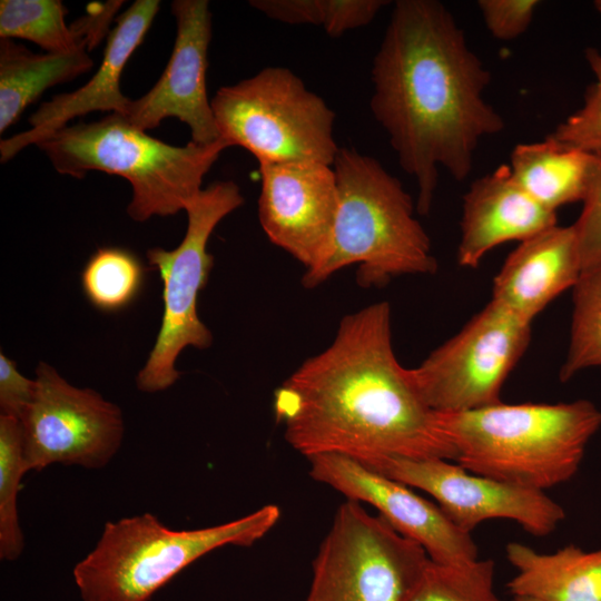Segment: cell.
<instances>
[{
  "mask_svg": "<svg viewBox=\"0 0 601 601\" xmlns=\"http://www.w3.org/2000/svg\"><path fill=\"white\" fill-rule=\"evenodd\" d=\"M210 102L220 138L248 150L259 164L333 166L339 150L335 112L290 69L266 67L219 88Z\"/></svg>",
  "mask_w": 601,
  "mask_h": 601,
  "instance_id": "52a82bcc",
  "label": "cell"
},
{
  "mask_svg": "<svg viewBox=\"0 0 601 601\" xmlns=\"http://www.w3.org/2000/svg\"><path fill=\"white\" fill-rule=\"evenodd\" d=\"M430 560L382 515L346 500L314 559L305 601H411Z\"/></svg>",
  "mask_w": 601,
  "mask_h": 601,
  "instance_id": "9c48e42d",
  "label": "cell"
},
{
  "mask_svg": "<svg viewBox=\"0 0 601 601\" xmlns=\"http://www.w3.org/2000/svg\"><path fill=\"white\" fill-rule=\"evenodd\" d=\"M268 504L239 519L171 530L150 513L107 522L93 550L73 569L81 601H149L189 564L225 546H249L278 522Z\"/></svg>",
  "mask_w": 601,
  "mask_h": 601,
  "instance_id": "8992f818",
  "label": "cell"
},
{
  "mask_svg": "<svg viewBox=\"0 0 601 601\" xmlns=\"http://www.w3.org/2000/svg\"><path fill=\"white\" fill-rule=\"evenodd\" d=\"M437 413V412H436ZM440 427L466 471L545 491L569 481L601 427V411L588 400L523 403L437 413Z\"/></svg>",
  "mask_w": 601,
  "mask_h": 601,
  "instance_id": "3957f363",
  "label": "cell"
},
{
  "mask_svg": "<svg viewBox=\"0 0 601 601\" xmlns=\"http://www.w3.org/2000/svg\"><path fill=\"white\" fill-rule=\"evenodd\" d=\"M145 280V267L139 258L120 247L98 248L81 273L86 298L97 309L117 312L129 306Z\"/></svg>",
  "mask_w": 601,
  "mask_h": 601,
  "instance_id": "603a6c76",
  "label": "cell"
},
{
  "mask_svg": "<svg viewBox=\"0 0 601 601\" xmlns=\"http://www.w3.org/2000/svg\"><path fill=\"white\" fill-rule=\"evenodd\" d=\"M531 324L491 302L411 374L426 404L457 413L501 403V390L526 351Z\"/></svg>",
  "mask_w": 601,
  "mask_h": 601,
  "instance_id": "30bf717a",
  "label": "cell"
},
{
  "mask_svg": "<svg viewBox=\"0 0 601 601\" xmlns=\"http://www.w3.org/2000/svg\"><path fill=\"white\" fill-rule=\"evenodd\" d=\"M582 210L573 224L582 268L601 259V158L594 156L588 186L582 199ZM582 269V270H583Z\"/></svg>",
  "mask_w": 601,
  "mask_h": 601,
  "instance_id": "83f0119b",
  "label": "cell"
},
{
  "mask_svg": "<svg viewBox=\"0 0 601 601\" xmlns=\"http://www.w3.org/2000/svg\"><path fill=\"white\" fill-rule=\"evenodd\" d=\"M582 269L573 224L554 225L520 242L509 255L493 280L492 300L531 324L553 299L574 287Z\"/></svg>",
  "mask_w": 601,
  "mask_h": 601,
  "instance_id": "ac0fdd59",
  "label": "cell"
},
{
  "mask_svg": "<svg viewBox=\"0 0 601 601\" xmlns=\"http://www.w3.org/2000/svg\"><path fill=\"white\" fill-rule=\"evenodd\" d=\"M259 223L268 239L300 262L306 272L325 258L338 206L333 166L260 162Z\"/></svg>",
  "mask_w": 601,
  "mask_h": 601,
  "instance_id": "5bb4252c",
  "label": "cell"
},
{
  "mask_svg": "<svg viewBox=\"0 0 601 601\" xmlns=\"http://www.w3.org/2000/svg\"><path fill=\"white\" fill-rule=\"evenodd\" d=\"M87 49L70 53H35L12 39H0V132L47 89L92 69Z\"/></svg>",
  "mask_w": 601,
  "mask_h": 601,
  "instance_id": "ffe728a7",
  "label": "cell"
},
{
  "mask_svg": "<svg viewBox=\"0 0 601 601\" xmlns=\"http://www.w3.org/2000/svg\"><path fill=\"white\" fill-rule=\"evenodd\" d=\"M274 413L287 443L307 459L456 457L411 368L395 356L386 302L344 316L333 342L275 391Z\"/></svg>",
  "mask_w": 601,
  "mask_h": 601,
  "instance_id": "6da1fadb",
  "label": "cell"
},
{
  "mask_svg": "<svg viewBox=\"0 0 601 601\" xmlns=\"http://www.w3.org/2000/svg\"><path fill=\"white\" fill-rule=\"evenodd\" d=\"M371 79L372 114L400 166L415 179L416 210L426 215L439 167L464 180L480 140L504 128L502 116L483 97L491 75L443 3L398 0L374 56Z\"/></svg>",
  "mask_w": 601,
  "mask_h": 601,
  "instance_id": "7a4b0ae2",
  "label": "cell"
},
{
  "mask_svg": "<svg viewBox=\"0 0 601 601\" xmlns=\"http://www.w3.org/2000/svg\"><path fill=\"white\" fill-rule=\"evenodd\" d=\"M60 0H1L0 39L29 40L49 53L91 50L89 40Z\"/></svg>",
  "mask_w": 601,
  "mask_h": 601,
  "instance_id": "7402d4cb",
  "label": "cell"
},
{
  "mask_svg": "<svg viewBox=\"0 0 601 601\" xmlns=\"http://www.w3.org/2000/svg\"><path fill=\"white\" fill-rule=\"evenodd\" d=\"M494 562L461 564L430 560L411 601H501L494 591Z\"/></svg>",
  "mask_w": 601,
  "mask_h": 601,
  "instance_id": "484cf974",
  "label": "cell"
},
{
  "mask_svg": "<svg viewBox=\"0 0 601 601\" xmlns=\"http://www.w3.org/2000/svg\"><path fill=\"white\" fill-rule=\"evenodd\" d=\"M158 0H136L116 19L108 33L102 61L93 76L72 92L55 96L30 116V129L0 141L1 162L36 145L41 139L67 126L76 117L92 111L126 115L131 104L120 89L122 71L134 51L144 41L158 13Z\"/></svg>",
  "mask_w": 601,
  "mask_h": 601,
  "instance_id": "2e32d148",
  "label": "cell"
},
{
  "mask_svg": "<svg viewBox=\"0 0 601 601\" xmlns=\"http://www.w3.org/2000/svg\"><path fill=\"white\" fill-rule=\"evenodd\" d=\"M333 169L338 206L332 242L324 260L305 272L304 286L313 288L355 264L363 287H380L400 275L434 274L431 240L401 181L354 148H339Z\"/></svg>",
  "mask_w": 601,
  "mask_h": 601,
  "instance_id": "277c9868",
  "label": "cell"
},
{
  "mask_svg": "<svg viewBox=\"0 0 601 601\" xmlns=\"http://www.w3.org/2000/svg\"><path fill=\"white\" fill-rule=\"evenodd\" d=\"M538 0H480L484 23L490 33L502 41L513 40L530 27L538 7Z\"/></svg>",
  "mask_w": 601,
  "mask_h": 601,
  "instance_id": "f1b7e54d",
  "label": "cell"
},
{
  "mask_svg": "<svg viewBox=\"0 0 601 601\" xmlns=\"http://www.w3.org/2000/svg\"><path fill=\"white\" fill-rule=\"evenodd\" d=\"M364 465L426 492L447 519L469 534L486 520L508 519L529 534L545 536L565 516L562 506L544 491L477 475L450 460L383 459Z\"/></svg>",
  "mask_w": 601,
  "mask_h": 601,
  "instance_id": "7c38bea8",
  "label": "cell"
},
{
  "mask_svg": "<svg viewBox=\"0 0 601 601\" xmlns=\"http://www.w3.org/2000/svg\"><path fill=\"white\" fill-rule=\"evenodd\" d=\"M572 290L570 339L559 373L561 382L585 368L601 367V259L582 270Z\"/></svg>",
  "mask_w": 601,
  "mask_h": 601,
  "instance_id": "cb8c5ba5",
  "label": "cell"
},
{
  "mask_svg": "<svg viewBox=\"0 0 601 601\" xmlns=\"http://www.w3.org/2000/svg\"><path fill=\"white\" fill-rule=\"evenodd\" d=\"M27 469L20 421L0 415V558L17 560L24 539L19 524L17 500Z\"/></svg>",
  "mask_w": 601,
  "mask_h": 601,
  "instance_id": "d4e9b609",
  "label": "cell"
},
{
  "mask_svg": "<svg viewBox=\"0 0 601 601\" xmlns=\"http://www.w3.org/2000/svg\"><path fill=\"white\" fill-rule=\"evenodd\" d=\"M594 156L552 135L543 141L516 145L510 168L518 184L540 205L559 207L582 201Z\"/></svg>",
  "mask_w": 601,
  "mask_h": 601,
  "instance_id": "44dd1931",
  "label": "cell"
},
{
  "mask_svg": "<svg viewBox=\"0 0 601 601\" xmlns=\"http://www.w3.org/2000/svg\"><path fill=\"white\" fill-rule=\"evenodd\" d=\"M36 393V380L23 376L17 363L0 354V410L1 415L21 418Z\"/></svg>",
  "mask_w": 601,
  "mask_h": 601,
  "instance_id": "4dcf8cb0",
  "label": "cell"
},
{
  "mask_svg": "<svg viewBox=\"0 0 601 601\" xmlns=\"http://www.w3.org/2000/svg\"><path fill=\"white\" fill-rule=\"evenodd\" d=\"M307 460L315 481L347 500L375 508L398 533L418 543L432 561L461 564L479 559L472 535L456 528L437 504L406 484L343 455L323 454Z\"/></svg>",
  "mask_w": 601,
  "mask_h": 601,
  "instance_id": "4fadbf2b",
  "label": "cell"
},
{
  "mask_svg": "<svg viewBox=\"0 0 601 601\" xmlns=\"http://www.w3.org/2000/svg\"><path fill=\"white\" fill-rule=\"evenodd\" d=\"M387 3L384 0H328V19L324 30L333 38L341 37L348 30L372 22Z\"/></svg>",
  "mask_w": 601,
  "mask_h": 601,
  "instance_id": "1f68e13d",
  "label": "cell"
},
{
  "mask_svg": "<svg viewBox=\"0 0 601 601\" xmlns=\"http://www.w3.org/2000/svg\"><path fill=\"white\" fill-rule=\"evenodd\" d=\"M594 8L601 13V0L594 1Z\"/></svg>",
  "mask_w": 601,
  "mask_h": 601,
  "instance_id": "836d02e7",
  "label": "cell"
},
{
  "mask_svg": "<svg viewBox=\"0 0 601 601\" xmlns=\"http://www.w3.org/2000/svg\"><path fill=\"white\" fill-rule=\"evenodd\" d=\"M506 558L518 570L508 583L513 595L542 601H601V550L566 545L553 553L511 542Z\"/></svg>",
  "mask_w": 601,
  "mask_h": 601,
  "instance_id": "d6986e66",
  "label": "cell"
},
{
  "mask_svg": "<svg viewBox=\"0 0 601 601\" xmlns=\"http://www.w3.org/2000/svg\"><path fill=\"white\" fill-rule=\"evenodd\" d=\"M594 81L584 93L582 106L551 134L558 140L601 158V52L585 50Z\"/></svg>",
  "mask_w": 601,
  "mask_h": 601,
  "instance_id": "4316f807",
  "label": "cell"
},
{
  "mask_svg": "<svg viewBox=\"0 0 601 601\" xmlns=\"http://www.w3.org/2000/svg\"><path fill=\"white\" fill-rule=\"evenodd\" d=\"M243 203L236 183L215 181L186 208L188 225L181 243L173 250H147L149 265L162 280L164 313L154 347L136 377L139 391L156 393L169 388L179 378L175 364L181 351L211 345V332L197 314V299L213 267L207 244L220 220Z\"/></svg>",
  "mask_w": 601,
  "mask_h": 601,
  "instance_id": "ba28073f",
  "label": "cell"
},
{
  "mask_svg": "<svg viewBox=\"0 0 601 601\" xmlns=\"http://www.w3.org/2000/svg\"><path fill=\"white\" fill-rule=\"evenodd\" d=\"M252 7L268 18L288 24L326 26L328 0H254Z\"/></svg>",
  "mask_w": 601,
  "mask_h": 601,
  "instance_id": "f546056e",
  "label": "cell"
},
{
  "mask_svg": "<svg viewBox=\"0 0 601 601\" xmlns=\"http://www.w3.org/2000/svg\"><path fill=\"white\" fill-rule=\"evenodd\" d=\"M512 601H542V600L534 597H529V595H513Z\"/></svg>",
  "mask_w": 601,
  "mask_h": 601,
  "instance_id": "d6a6232c",
  "label": "cell"
},
{
  "mask_svg": "<svg viewBox=\"0 0 601 601\" xmlns=\"http://www.w3.org/2000/svg\"><path fill=\"white\" fill-rule=\"evenodd\" d=\"M556 225V213L534 200L509 165L475 179L463 196L457 262L476 267L484 255L510 240L523 242Z\"/></svg>",
  "mask_w": 601,
  "mask_h": 601,
  "instance_id": "e0dca14e",
  "label": "cell"
},
{
  "mask_svg": "<svg viewBox=\"0 0 601 601\" xmlns=\"http://www.w3.org/2000/svg\"><path fill=\"white\" fill-rule=\"evenodd\" d=\"M36 146L60 175L82 178L93 170L128 180L132 197L127 213L136 221L186 210L221 151L230 147L223 138L210 145L173 146L120 114L67 125Z\"/></svg>",
  "mask_w": 601,
  "mask_h": 601,
  "instance_id": "5b68a950",
  "label": "cell"
},
{
  "mask_svg": "<svg viewBox=\"0 0 601 601\" xmlns=\"http://www.w3.org/2000/svg\"><path fill=\"white\" fill-rule=\"evenodd\" d=\"M176 38L169 61L158 81L131 100L125 117L144 131L168 117L190 129V141L210 145L220 139L207 96L206 70L211 40V12L207 0H175Z\"/></svg>",
  "mask_w": 601,
  "mask_h": 601,
  "instance_id": "9a60e30c",
  "label": "cell"
},
{
  "mask_svg": "<svg viewBox=\"0 0 601 601\" xmlns=\"http://www.w3.org/2000/svg\"><path fill=\"white\" fill-rule=\"evenodd\" d=\"M35 380V397L19 420L28 471L108 464L124 437L121 410L95 390L71 385L45 362Z\"/></svg>",
  "mask_w": 601,
  "mask_h": 601,
  "instance_id": "8fae6325",
  "label": "cell"
}]
</instances>
